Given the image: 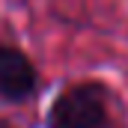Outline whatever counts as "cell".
Masks as SVG:
<instances>
[{
	"mask_svg": "<svg viewBox=\"0 0 128 128\" xmlns=\"http://www.w3.org/2000/svg\"><path fill=\"white\" fill-rule=\"evenodd\" d=\"M0 128H15V125H9V122H0Z\"/></svg>",
	"mask_w": 128,
	"mask_h": 128,
	"instance_id": "obj_3",
	"label": "cell"
},
{
	"mask_svg": "<svg viewBox=\"0 0 128 128\" xmlns=\"http://www.w3.org/2000/svg\"><path fill=\"white\" fill-rule=\"evenodd\" d=\"M36 90H39V74L30 57L15 45L0 42V98L18 104V101H27Z\"/></svg>",
	"mask_w": 128,
	"mask_h": 128,
	"instance_id": "obj_2",
	"label": "cell"
},
{
	"mask_svg": "<svg viewBox=\"0 0 128 128\" xmlns=\"http://www.w3.org/2000/svg\"><path fill=\"white\" fill-rule=\"evenodd\" d=\"M48 128H110V96L96 80L66 86L48 110Z\"/></svg>",
	"mask_w": 128,
	"mask_h": 128,
	"instance_id": "obj_1",
	"label": "cell"
}]
</instances>
